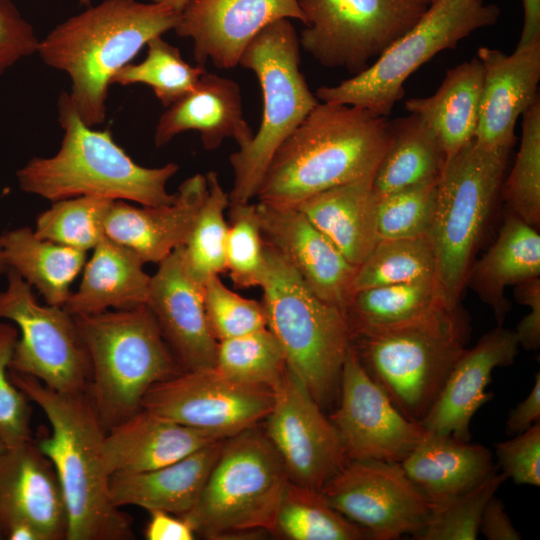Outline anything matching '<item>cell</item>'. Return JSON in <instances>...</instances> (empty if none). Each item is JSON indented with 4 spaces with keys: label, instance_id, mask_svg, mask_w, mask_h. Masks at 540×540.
Instances as JSON below:
<instances>
[{
    "label": "cell",
    "instance_id": "cell-48",
    "mask_svg": "<svg viewBox=\"0 0 540 540\" xmlns=\"http://www.w3.org/2000/svg\"><path fill=\"white\" fill-rule=\"evenodd\" d=\"M498 466L518 485L540 486V422L496 444Z\"/></svg>",
    "mask_w": 540,
    "mask_h": 540
},
{
    "label": "cell",
    "instance_id": "cell-58",
    "mask_svg": "<svg viewBox=\"0 0 540 540\" xmlns=\"http://www.w3.org/2000/svg\"><path fill=\"white\" fill-rule=\"evenodd\" d=\"M78 1H79L81 4L87 5V6H89V5H90V2H91V0H78Z\"/></svg>",
    "mask_w": 540,
    "mask_h": 540
},
{
    "label": "cell",
    "instance_id": "cell-12",
    "mask_svg": "<svg viewBox=\"0 0 540 540\" xmlns=\"http://www.w3.org/2000/svg\"><path fill=\"white\" fill-rule=\"evenodd\" d=\"M300 46L321 65L352 76L367 69L421 17L419 0H298Z\"/></svg>",
    "mask_w": 540,
    "mask_h": 540
},
{
    "label": "cell",
    "instance_id": "cell-35",
    "mask_svg": "<svg viewBox=\"0 0 540 540\" xmlns=\"http://www.w3.org/2000/svg\"><path fill=\"white\" fill-rule=\"evenodd\" d=\"M443 305L449 304L438 283L426 279L360 290L353 295L345 316L351 336L416 320Z\"/></svg>",
    "mask_w": 540,
    "mask_h": 540
},
{
    "label": "cell",
    "instance_id": "cell-56",
    "mask_svg": "<svg viewBox=\"0 0 540 540\" xmlns=\"http://www.w3.org/2000/svg\"><path fill=\"white\" fill-rule=\"evenodd\" d=\"M8 265L4 258L3 248L1 244V235H0V274L6 273L8 271Z\"/></svg>",
    "mask_w": 540,
    "mask_h": 540
},
{
    "label": "cell",
    "instance_id": "cell-36",
    "mask_svg": "<svg viewBox=\"0 0 540 540\" xmlns=\"http://www.w3.org/2000/svg\"><path fill=\"white\" fill-rule=\"evenodd\" d=\"M273 533L291 540L372 539L369 531L336 511L320 490L290 480L278 507Z\"/></svg>",
    "mask_w": 540,
    "mask_h": 540
},
{
    "label": "cell",
    "instance_id": "cell-9",
    "mask_svg": "<svg viewBox=\"0 0 540 540\" xmlns=\"http://www.w3.org/2000/svg\"><path fill=\"white\" fill-rule=\"evenodd\" d=\"M510 150L490 149L473 138L447 158L436 185L429 237L435 279L458 306L487 219L501 191Z\"/></svg>",
    "mask_w": 540,
    "mask_h": 540
},
{
    "label": "cell",
    "instance_id": "cell-34",
    "mask_svg": "<svg viewBox=\"0 0 540 540\" xmlns=\"http://www.w3.org/2000/svg\"><path fill=\"white\" fill-rule=\"evenodd\" d=\"M446 161L445 152L433 131L410 114L391 121L389 146L374 177L377 199L388 194L437 183Z\"/></svg>",
    "mask_w": 540,
    "mask_h": 540
},
{
    "label": "cell",
    "instance_id": "cell-50",
    "mask_svg": "<svg viewBox=\"0 0 540 540\" xmlns=\"http://www.w3.org/2000/svg\"><path fill=\"white\" fill-rule=\"evenodd\" d=\"M516 300L530 311L514 330L519 346L525 350H538L540 346V277L515 286Z\"/></svg>",
    "mask_w": 540,
    "mask_h": 540
},
{
    "label": "cell",
    "instance_id": "cell-5",
    "mask_svg": "<svg viewBox=\"0 0 540 540\" xmlns=\"http://www.w3.org/2000/svg\"><path fill=\"white\" fill-rule=\"evenodd\" d=\"M469 335L460 305H443L410 322L355 333L351 345L393 405L420 423L466 350Z\"/></svg>",
    "mask_w": 540,
    "mask_h": 540
},
{
    "label": "cell",
    "instance_id": "cell-3",
    "mask_svg": "<svg viewBox=\"0 0 540 540\" xmlns=\"http://www.w3.org/2000/svg\"><path fill=\"white\" fill-rule=\"evenodd\" d=\"M180 13L160 3L104 0L52 29L39 41L43 62L66 72L70 100L82 121L103 123L115 73L154 37L174 29Z\"/></svg>",
    "mask_w": 540,
    "mask_h": 540
},
{
    "label": "cell",
    "instance_id": "cell-10",
    "mask_svg": "<svg viewBox=\"0 0 540 540\" xmlns=\"http://www.w3.org/2000/svg\"><path fill=\"white\" fill-rule=\"evenodd\" d=\"M289 480L266 435L250 428L225 439L196 504L182 517L208 539L273 533Z\"/></svg>",
    "mask_w": 540,
    "mask_h": 540
},
{
    "label": "cell",
    "instance_id": "cell-60",
    "mask_svg": "<svg viewBox=\"0 0 540 540\" xmlns=\"http://www.w3.org/2000/svg\"><path fill=\"white\" fill-rule=\"evenodd\" d=\"M0 539H3V535H2L1 527H0Z\"/></svg>",
    "mask_w": 540,
    "mask_h": 540
},
{
    "label": "cell",
    "instance_id": "cell-29",
    "mask_svg": "<svg viewBox=\"0 0 540 540\" xmlns=\"http://www.w3.org/2000/svg\"><path fill=\"white\" fill-rule=\"evenodd\" d=\"M374 174L317 193L295 207L356 267L379 240Z\"/></svg>",
    "mask_w": 540,
    "mask_h": 540
},
{
    "label": "cell",
    "instance_id": "cell-25",
    "mask_svg": "<svg viewBox=\"0 0 540 540\" xmlns=\"http://www.w3.org/2000/svg\"><path fill=\"white\" fill-rule=\"evenodd\" d=\"M141 408L106 431L103 458L110 476L154 470L221 440Z\"/></svg>",
    "mask_w": 540,
    "mask_h": 540
},
{
    "label": "cell",
    "instance_id": "cell-55",
    "mask_svg": "<svg viewBox=\"0 0 540 540\" xmlns=\"http://www.w3.org/2000/svg\"><path fill=\"white\" fill-rule=\"evenodd\" d=\"M192 0H151L154 3L167 5L177 12H181L185 6Z\"/></svg>",
    "mask_w": 540,
    "mask_h": 540
},
{
    "label": "cell",
    "instance_id": "cell-54",
    "mask_svg": "<svg viewBox=\"0 0 540 540\" xmlns=\"http://www.w3.org/2000/svg\"><path fill=\"white\" fill-rule=\"evenodd\" d=\"M524 11L523 28L517 46L540 38V0H521Z\"/></svg>",
    "mask_w": 540,
    "mask_h": 540
},
{
    "label": "cell",
    "instance_id": "cell-47",
    "mask_svg": "<svg viewBox=\"0 0 540 540\" xmlns=\"http://www.w3.org/2000/svg\"><path fill=\"white\" fill-rule=\"evenodd\" d=\"M18 335L13 323L0 322V437L7 447L32 440L29 399L10 377Z\"/></svg>",
    "mask_w": 540,
    "mask_h": 540
},
{
    "label": "cell",
    "instance_id": "cell-44",
    "mask_svg": "<svg viewBox=\"0 0 540 540\" xmlns=\"http://www.w3.org/2000/svg\"><path fill=\"white\" fill-rule=\"evenodd\" d=\"M226 239V270L236 288L259 286L266 265L265 240L262 236L256 204L229 203Z\"/></svg>",
    "mask_w": 540,
    "mask_h": 540
},
{
    "label": "cell",
    "instance_id": "cell-41",
    "mask_svg": "<svg viewBox=\"0 0 540 540\" xmlns=\"http://www.w3.org/2000/svg\"><path fill=\"white\" fill-rule=\"evenodd\" d=\"M112 203L92 196L53 201L38 215L34 233L41 239L87 252L106 236L104 223Z\"/></svg>",
    "mask_w": 540,
    "mask_h": 540
},
{
    "label": "cell",
    "instance_id": "cell-51",
    "mask_svg": "<svg viewBox=\"0 0 540 540\" xmlns=\"http://www.w3.org/2000/svg\"><path fill=\"white\" fill-rule=\"evenodd\" d=\"M150 518L145 529L148 540H193L195 530L182 516L169 512L150 511Z\"/></svg>",
    "mask_w": 540,
    "mask_h": 540
},
{
    "label": "cell",
    "instance_id": "cell-14",
    "mask_svg": "<svg viewBox=\"0 0 540 540\" xmlns=\"http://www.w3.org/2000/svg\"><path fill=\"white\" fill-rule=\"evenodd\" d=\"M273 389L231 380L215 367L185 370L154 384L142 408L226 439L267 417Z\"/></svg>",
    "mask_w": 540,
    "mask_h": 540
},
{
    "label": "cell",
    "instance_id": "cell-1",
    "mask_svg": "<svg viewBox=\"0 0 540 540\" xmlns=\"http://www.w3.org/2000/svg\"><path fill=\"white\" fill-rule=\"evenodd\" d=\"M390 138L387 117L319 102L276 150L256 197L296 207L317 193L373 174Z\"/></svg>",
    "mask_w": 540,
    "mask_h": 540
},
{
    "label": "cell",
    "instance_id": "cell-20",
    "mask_svg": "<svg viewBox=\"0 0 540 540\" xmlns=\"http://www.w3.org/2000/svg\"><path fill=\"white\" fill-rule=\"evenodd\" d=\"M476 57L483 66V85L474 139L486 148L510 150L519 116L539 98L540 38L510 55L481 47Z\"/></svg>",
    "mask_w": 540,
    "mask_h": 540
},
{
    "label": "cell",
    "instance_id": "cell-7",
    "mask_svg": "<svg viewBox=\"0 0 540 540\" xmlns=\"http://www.w3.org/2000/svg\"><path fill=\"white\" fill-rule=\"evenodd\" d=\"M265 270L259 284L267 328L280 342L287 368L320 407L339 395L351 343L344 312L318 298L294 268L265 241Z\"/></svg>",
    "mask_w": 540,
    "mask_h": 540
},
{
    "label": "cell",
    "instance_id": "cell-45",
    "mask_svg": "<svg viewBox=\"0 0 540 540\" xmlns=\"http://www.w3.org/2000/svg\"><path fill=\"white\" fill-rule=\"evenodd\" d=\"M436 185L416 186L377 199L379 239L412 238L428 234L435 207Z\"/></svg>",
    "mask_w": 540,
    "mask_h": 540
},
{
    "label": "cell",
    "instance_id": "cell-19",
    "mask_svg": "<svg viewBox=\"0 0 540 540\" xmlns=\"http://www.w3.org/2000/svg\"><path fill=\"white\" fill-rule=\"evenodd\" d=\"M256 213L264 240L318 298L345 314L357 267L297 208L258 202Z\"/></svg>",
    "mask_w": 540,
    "mask_h": 540
},
{
    "label": "cell",
    "instance_id": "cell-49",
    "mask_svg": "<svg viewBox=\"0 0 540 540\" xmlns=\"http://www.w3.org/2000/svg\"><path fill=\"white\" fill-rule=\"evenodd\" d=\"M33 26L11 0H0V75L24 57L37 52Z\"/></svg>",
    "mask_w": 540,
    "mask_h": 540
},
{
    "label": "cell",
    "instance_id": "cell-16",
    "mask_svg": "<svg viewBox=\"0 0 540 540\" xmlns=\"http://www.w3.org/2000/svg\"><path fill=\"white\" fill-rule=\"evenodd\" d=\"M338 406L329 417L348 461L401 463L427 435L406 418L371 378L350 343L344 360Z\"/></svg>",
    "mask_w": 540,
    "mask_h": 540
},
{
    "label": "cell",
    "instance_id": "cell-33",
    "mask_svg": "<svg viewBox=\"0 0 540 540\" xmlns=\"http://www.w3.org/2000/svg\"><path fill=\"white\" fill-rule=\"evenodd\" d=\"M1 244L8 268L36 288L46 304L63 307L87 262V252L41 239L30 227L6 231Z\"/></svg>",
    "mask_w": 540,
    "mask_h": 540
},
{
    "label": "cell",
    "instance_id": "cell-43",
    "mask_svg": "<svg viewBox=\"0 0 540 540\" xmlns=\"http://www.w3.org/2000/svg\"><path fill=\"white\" fill-rule=\"evenodd\" d=\"M508 480L495 467L480 483L431 509L417 540H475L480 533L483 511L499 487Z\"/></svg>",
    "mask_w": 540,
    "mask_h": 540
},
{
    "label": "cell",
    "instance_id": "cell-2",
    "mask_svg": "<svg viewBox=\"0 0 540 540\" xmlns=\"http://www.w3.org/2000/svg\"><path fill=\"white\" fill-rule=\"evenodd\" d=\"M10 377L46 415L51 434L35 441L53 464L64 493L67 540H123L133 536L129 520L110 498L103 458L106 430L86 392L61 393L10 369Z\"/></svg>",
    "mask_w": 540,
    "mask_h": 540
},
{
    "label": "cell",
    "instance_id": "cell-38",
    "mask_svg": "<svg viewBox=\"0 0 540 540\" xmlns=\"http://www.w3.org/2000/svg\"><path fill=\"white\" fill-rule=\"evenodd\" d=\"M426 279H435V256L429 234L379 239L357 267L352 292L354 295L367 288Z\"/></svg>",
    "mask_w": 540,
    "mask_h": 540
},
{
    "label": "cell",
    "instance_id": "cell-57",
    "mask_svg": "<svg viewBox=\"0 0 540 540\" xmlns=\"http://www.w3.org/2000/svg\"><path fill=\"white\" fill-rule=\"evenodd\" d=\"M6 445L0 437V453L6 449Z\"/></svg>",
    "mask_w": 540,
    "mask_h": 540
},
{
    "label": "cell",
    "instance_id": "cell-28",
    "mask_svg": "<svg viewBox=\"0 0 540 540\" xmlns=\"http://www.w3.org/2000/svg\"><path fill=\"white\" fill-rule=\"evenodd\" d=\"M400 465L431 509L474 487L495 468L485 446L428 432Z\"/></svg>",
    "mask_w": 540,
    "mask_h": 540
},
{
    "label": "cell",
    "instance_id": "cell-18",
    "mask_svg": "<svg viewBox=\"0 0 540 540\" xmlns=\"http://www.w3.org/2000/svg\"><path fill=\"white\" fill-rule=\"evenodd\" d=\"M282 18L305 22L298 0H192L174 30L193 40L199 65L210 60L217 68L232 69L253 38Z\"/></svg>",
    "mask_w": 540,
    "mask_h": 540
},
{
    "label": "cell",
    "instance_id": "cell-39",
    "mask_svg": "<svg viewBox=\"0 0 540 540\" xmlns=\"http://www.w3.org/2000/svg\"><path fill=\"white\" fill-rule=\"evenodd\" d=\"M214 367L231 380L274 389L287 363L280 342L266 327L218 341Z\"/></svg>",
    "mask_w": 540,
    "mask_h": 540
},
{
    "label": "cell",
    "instance_id": "cell-11",
    "mask_svg": "<svg viewBox=\"0 0 540 540\" xmlns=\"http://www.w3.org/2000/svg\"><path fill=\"white\" fill-rule=\"evenodd\" d=\"M496 4L484 0H433L418 21L367 69L335 86H322L321 102L347 104L387 117L404 95L405 81L439 52L474 31L494 25Z\"/></svg>",
    "mask_w": 540,
    "mask_h": 540
},
{
    "label": "cell",
    "instance_id": "cell-21",
    "mask_svg": "<svg viewBox=\"0 0 540 540\" xmlns=\"http://www.w3.org/2000/svg\"><path fill=\"white\" fill-rule=\"evenodd\" d=\"M151 276L146 305L182 370L215 366L218 341L209 328L204 286L186 273L182 246L158 264Z\"/></svg>",
    "mask_w": 540,
    "mask_h": 540
},
{
    "label": "cell",
    "instance_id": "cell-30",
    "mask_svg": "<svg viewBox=\"0 0 540 540\" xmlns=\"http://www.w3.org/2000/svg\"><path fill=\"white\" fill-rule=\"evenodd\" d=\"M539 277L540 235L510 212L494 244L472 264L466 285L490 306L497 326H503L511 306L505 288Z\"/></svg>",
    "mask_w": 540,
    "mask_h": 540
},
{
    "label": "cell",
    "instance_id": "cell-26",
    "mask_svg": "<svg viewBox=\"0 0 540 540\" xmlns=\"http://www.w3.org/2000/svg\"><path fill=\"white\" fill-rule=\"evenodd\" d=\"M188 130L200 133L206 150L217 149L226 138H233L239 148L254 137L245 121L239 85L232 79L205 72L188 94L167 107L156 125L157 148Z\"/></svg>",
    "mask_w": 540,
    "mask_h": 540
},
{
    "label": "cell",
    "instance_id": "cell-23",
    "mask_svg": "<svg viewBox=\"0 0 540 540\" xmlns=\"http://www.w3.org/2000/svg\"><path fill=\"white\" fill-rule=\"evenodd\" d=\"M28 522L44 540L66 539L68 511L51 461L35 441L0 453V527Z\"/></svg>",
    "mask_w": 540,
    "mask_h": 540
},
{
    "label": "cell",
    "instance_id": "cell-22",
    "mask_svg": "<svg viewBox=\"0 0 540 540\" xmlns=\"http://www.w3.org/2000/svg\"><path fill=\"white\" fill-rule=\"evenodd\" d=\"M519 347L514 331L496 326L472 348H466L420 422L426 432L470 441L473 416L492 398V393H487L486 388L493 370L511 365Z\"/></svg>",
    "mask_w": 540,
    "mask_h": 540
},
{
    "label": "cell",
    "instance_id": "cell-32",
    "mask_svg": "<svg viewBox=\"0 0 540 540\" xmlns=\"http://www.w3.org/2000/svg\"><path fill=\"white\" fill-rule=\"evenodd\" d=\"M483 85V66L477 57L446 71L437 91L429 97L405 101L436 135L446 159L475 136Z\"/></svg>",
    "mask_w": 540,
    "mask_h": 540
},
{
    "label": "cell",
    "instance_id": "cell-13",
    "mask_svg": "<svg viewBox=\"0 0 540 540\" xmlns=\"http://www.w3.org/2000/svg\"><path fill=\"white\" fill-rule=\"evenodd\" d=\"M0 291V320L18 329L10 369L61 393L88 391L91 365L74 316L61 306L41 305L32 286L9 268Z\"/></svg>",
    "mask_w": 540,
    "mask_h": 540
},
{
    "label": "cell",
    "instance_id": "cell-27",
    "mask_svg": "<svg viewBox=\"0 0 540 540\" xmlns=\"http://www.w3.org/2000/svg\"><path fill=\"white\" fill-rule=\"evenodd\" d=\"M224 441L154 470L113 474L109 481L112 503L118 508L132 505L184 516L196 504Z\"/></svg>",
    "mask_w": 540,
    "mask_h": 540
},
{
    "label": "cell",
    "instance_id": "cell-53",
    "mask_svg": "<svg viewBox=\"0 0 540 540\" xmlns=\"http://www.w3.org/2000/svg\"><path fill=\"white\" fill-rule=\"evenodd\" d=\"M540 419V374L536 373L534 384L529 394L514 409L511 410L506 421L507 434H519Z\"/></svg>",
    "mask_w": 540,
    "mask_h": 540
},
{
    "label": "cell",
    "instance_id": "cell-42",
    "mask_svg": "<svg viewBox=\"0 0 540 540\" xmlns=\"http://www.w3.org/2000/svg\"><path fill=\"white\" fill-rule=\"evenodd\" d=\"M522 136L514 166L502 184L513 214L538 229L540 224V100L522 114Z\"/></svg>",
    "mask_w": 540,
    "mask_h": 540
},
{
    "label": "cell",
    "instance_id": "cell-46",
    "mask_svg": "<svg viewBox=\"0 0 540 540\" xmlns=\"http://www.w3.org/2000/svg\"><path fill=\"white\" fill-rule=\"evenodd\" d=\"M203 295L207 322L217 341L267 327L263 304L233 292L220 280L219 275L205 282Z\"/></svg>",
    "mask_w": 540,
    "mask_h": 540
},
{
    "label": "cell",
    "instance_id": "cell-24",
    "mask_svg": "<svg viewBox=\"0 0 540 540\" xmlns=\"http://www.w3.org/2000/svg\"><path fill=\"white\" fill-rule=\"evenodd\" d=\"M207 193L206 177L197 173L179 186L171 204L138 207L113 201L104 223L105 235L144 263L159 264L184 245Z\"/></svg>",
    "mask_w": 540,
    "mask_h": 540
},
{
    "label": "cell",
    "instance_id": "cell-6",
    "mask_svg": "<svg viewBox=\"0 0 540 540\" xmlns=\"http://www.w3.org/2000/svg\"><path fill=\"white\" fill-rule=\"evenodd\" d=\"M74 319L90 359L88 393L106 431L139 411L154 384L183 371L146 304Z\"/></svg>",
    "mask_w": 540,
    "mask_h": 540
},
{
    "label": "cell",
    "instance_id": "cell-15",
    "mask_svg": "<svg viewBox=\"0 0 540 540\" xmlns=\"http://www.w3.org/2000/svg\"><path fill=\"white\" fill-rule=\"evenodd\" d=\"M327 502L373 540L414 538L431 512L400 463L350 460L321 488Z\"/></svg>",
    "mask_w": 540,
    "mask_h": 540
},
{
    "label": "cell",
    "instance_id": "cell-40",
    "mask_svg": "<svg viewBox=\"0 0 540 540\" xmlns=\"http://www.w3.org/2000/svg\"><path fill=\"white\" fill-rule=\"evenodd\" d=\"M145 59L138 64H127L118 70L111 84H145L166 108L188 94L206 72L203 65L191 66L181 56L179 49L161 36L148 43Z\"/></svg>",
    "mask_w": 540,
    "mask_h": 540
},
{
    "label": "cell",
    "instance_id": "cell-4",
    "mask_svg": "<svg viewBox=\"0 0 540 540\" xmlns=\"http://www.w3.org/2000/svg\"><path fill=\"white\" fill-rule=\"evenodd\" d=\"M58 120L64 131L58 152L34 157L17 171L22 191L51 201L78 196L147 206L175 201L176 193L166 186L179 169L176 163L157 168L137 164L109 130H94L82 121L67 92L58 100Z\"/></svg>",
    "mask_w": 540,
    "mask_h": 540
},
{
    "label": "cell",
    "instance_id": "cell-17",
    "mask_svg": "<svg viewBox=\"0 0 540 540\" xmlns=\"http://www.w3.org/2000/svg\"><path fill=\"white\" fill-rule=\"evenodd\" d=\"M273 391L265 435L290 481L321 490L348 462L339 434L303 382L288 368Z\"/></svg>",
    "mask_w": 540,
    "mask_h": 540
},
{
    "label": "cell",
    "instance_id": "cell-52",
    "mask_svg": "<svg viewBox=\"0 0 540 540\" xmlns=\"http://www.w3.org/2000/svg\"><path fill=\"white\" fill-rule=\"evenodd\" d=\"M480 533L489 540H520L503 502L494 495L487 503L481 518Z\"/></svg>",
    "mask_w": 540,
    "mask_h": 540
},
{
    "label": "cell",
    "instance_id": "cell-8",
    "mask_svg": "<svg viewBox=\"0 0 540 540\" xmlns=\"http://www.w3.org/2000/svg\"><path fill=\"white\" fill-rule=\"evenodd\" d=\"M239 65L252 70L261 87L260 127L246 146L230 155L234 183L229 202L248 203L276 150L319 103L300 71L299 37L288 18L264 27L248 44Z\"/></svg>",
    "mask_w": 540,
    "mask_h": 540
},
{
    "label": "cell",
    "instance_id": "cell-31",
    "mask_svg": "<svg viewBox=\"0 0 540 540\" xmlns=\"http://www.w3.org/2000/svg\"><path fill=\"white\" fill-rule=\"evenodd\" d=\"M92 250L80 285L63 308L75 316L146 304L151 276L144 271L145 263L106 236Z\"/></svg>",
    "mask_w": 540,
    "mask_h": 540
},
{
    "label": "cell",
    "instance_id": "cell-59",
    "mask_svg": "<svg viewBox=\"0 0 540 540\" xmlns=\"http://www.w3.org/2000/svg\"><path fill=\"white\" fill-rule=\"evenodd\" d=\"M419 1H421L422 3L426 5H429L433 0H419Z\"/></svg>",
    "mask_w": 540,
    "mask_h": 540
},
{
    "label": "cell",
    "instance_id": "cell-37",
    "mask_svg": "<svg viewBox=\"0 0 540 540\" xmlns=\"http://www.w3.org/2000/svg\"><path fill=\"white\" fill-rule=\"evenodd\" d=\"M205 177L208 193L182 246L184 269L202 286L210 277L226 271L228 224L224 214L230 203L217 173L210 171Z\"/></svg>",
    "mask_w": 540,
    "mask_h": 540
}]
</instances>
